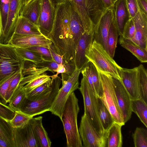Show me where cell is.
<instances>
[{
    "instance_id": "cell-24",
    "label": "cell",
    "mask_w": 147,
    "mask_h": 147,
    "mask_svg": "<svg viewBox=\"0 0 147 147\" xmlns=\"http://www.w3.org/2000/svg\"><path fill=\"white\" fill-rule=\"evenodd\" d=\"M14 34L20 35L42 34L37 26L27 19L20 16L16 25Z\"/></svg>"
},
{
    "instance_id": "cell-20",
    "label": "cell",
    "mask_w": 147,
    "mask_h": 147,
    "mask_svg": "<svg viewBox=\"0 0 147 147\" xmlns=\"http://www.w3.org/2000/svg\"><path fill=\"white\" fill-rule=\"evenodd\" d=\"M113 22L120 38L122 36L126 23L130 19L125 0H117L112 7Z\"/></svg>"
},
{
    "instance_id": "cell-15",
    "label": "cell",
    "mask_w": 147,
    "mask_h": 147,
    "mask_svg": "<svg viewBox=\"0 0 147 147\" xmlns=\"http://www.w3.org/2000/svg\"><path fill=\"white\" fill-rule=\"evenodd\" d=\"M52 42L43 35H20L14 34L9 44L15 47L26 48L39 46L49 49Z\"/></svg>"
},
{
    "instance_id": "cell-7",
    "label": "cell",
    "mask_w": 147,
    "mask_h": 147,
    "mask_svg": "<svg viewBox=\"0 0 147 147\" xmlns=\"http://www.w3.org/2000/svg\"><path fill=\"white\" fill-rule=\"evenodd\" d=\"M81 71L75 69L69 75L61 73L62 86L59 88L50 111L58 117L62 122L65 104L71 94L79 87V78Z\"/></svg>"
},
{
    "instance_id": "cell-13",
    "label": "cell",
    "mask_w": 147,
    "mask_h": 147,
    "mask_svg": "<svg viewBox=\"0 0 147 147\" xmlns=\"http://www.w3.org/2000/svg\"><path fill=\"white\" fill-rule=\"evenodd\" d=\"M23 6L22 0H9L8 17L2 35L0 38V44H9L14 34L16 25Z\"/></svg>"
},
{
    "instance_id": "cell-9",
    "label": "cell",
    "mask_w": 147,
    "mask_h": 147,
    "mask_svg": "<svg viewBox=\"0 0 147 147\" xmlns=\"http://www.w3.org/2000/svg\"><path fill=\"white\" fill-rule=\"evenodd\" d=\"M98 71L103 88V95L101 99L111 113L114 122L123 126L125 123L118 104L112 77Z\"/></svg>"
},
{
    "instance_id": "cell-45",
    "label": "cell",
    "mask_w": 147,
    "mask_h": 147,
    "mask_svg": "<svg viewBox=\"0 0 147 147\" xmlns=\"http://www.w3.org/2000/svg\"><path fill=\"white\" fill-rule=\"evenodd\" d=\"M36 65L39 67L47 68L49 71L54 74L59 67L60 64H58L53 60H43Z\"/></svg>"
},
{
    "instance_id": "cell-6",
    "label": "cell",
    "mask_w": 147,
    "mask_h": 147,
    "mask_svg": "<svg viewBox=\"0 0 147 147\" xmlns=\"http://www.w3.org/2000/svg\"><path fill=\"white\" fill-rule=\"evenodd\" d=\"M25 61L9 44H0V84L14 73L22 71Z\"/></svg>"
},
{
    "instance_id": "cell-11",
    "label": "cell",
    "mask_w": 147,
    "mask_h": 147,
    "mask_svg": "<svg viewBox=\"0 0 147 147\" xmlns=\"http://www.w3.org/2000/svg\"><path fill=\"white\" fill-rule=\"evenodd\" d=\"M79 132L84 147H106V136L100 134L89 118L84 114L81 117Z\"/></svg>"
},
{
    "instance_id": "cell-51",
    "label": "cell",
    "mask_w": 147,
    "mask_h": 147,
    "mask_svg": "<svg viewBox=\"0 0 147 147\" xmlns=\"http://www.w3.org/2000/svg\"><path fill=\"white\" fill-rule=\"evenodd\" d=\"M53 5L55 6L57 4L62 3L65 1L71 0H50Z\"/></svg>"
},
{
    "instance_id": "cell-43",
    "label": "cell",
    "mask_w": 147,
    "mask_h": 147,
    "mask_svg": "<svg viewBox=\"0 0 147 147\" xmlns=\"http://www.w3.org/2000/svg\"><path fill=\"white\" fill-rule=\"evenodd\" d=\"M15 111L8 106L0 102V116L9 121L13 117Z\"/></svg>"
},
{
    "instance_id": "cell-39",
    "label": "cell",
    "mask_w": 147,
    "mask_h": 147,
    "mask_svg": "<svg viewBox=\"0 0 147 147\" xmlns=\"http://www.w3.org/2000/svg\"><path fill=\"white\" fill-rule=\"evenodd\" d=\"M136 30L134 22L130 18L125 24L122 36L119 40H125L132 38L134 36Z\"/></svg>"
},
{
    "instance_id": "cell-8",
    "label": "cell",
    "mask_w": 147,
    "mask_h": 147,
    "mask_svg": "<svg viewBox=\"0 0 147 147\" xmlns=\"http://www.w3.org/2000/svg\"><path fill=\"white\" fill-rule=\"evenodd\" d=\"M78 89L83 98L84 114L89 118L98 132L102 136H106L107 132L102 127L99 116L97 97L84 76H83L80 86Z\"/></svg>"
},
{
    "instance_id": "cell-21",
    "label": "cell",
    "mask_w": 147,
    "mask_h": 147,
    "mask_svg": "<svg viewBox=\"0 0 147 147\" xmlns=\"http://www.w3.org/2000/svg\"><path fill=\"white\" fill-rule=\"evenodd\" d=\"M113 18L112 7L109 9L103 15L97 30L93 34V39L101 44L107 52V39Z\"/></svg>"
},
{
    "instance_id": "cell-30",
    "label": "cell",
    "mask_w": 147,
    "mask_h": 147,
    "mask_svg": "<svg viewBox=\"0 0 147 147\" xmlns=\"http://www.w3.org/2000/svg\"><path fill=\"white\" fill-rule=\"evenodd\" d=\"M118 36V32L113 20L109 29L106 42L107 53L112 58L114 56Z\"/></svg>"
},
{
    "instance_id": "cell-47",
    "label": "cell",
    "mask_w": 147,
    "mask_h": 147,
    "mask_svg": "<svg viewBox=\"0 0 147 147\" xmlns=\"http://www.w3.org/2000/svg\"><path fill=\"white\" fill-rule=\"evenodd\" d=\"M139 9L147 15V0H137Z\"/></svg>"
},
{
    "instance_id": "cell-12",
    "label": "cell",
    "mask_w": 147,
    "mask_h": 147,
    "mask_svg": "<svg viewBox=\"0 0 147 147\" xmlns=\"http://www.w3.org/2000/svg\"><path fill=\"white\" fill-rule=\"evenodd\" d=\"M55 13V7L50 0H41L37 27L41 33L46 37L52 30Z\"/></svg>"
},
{
    "instance_id": "cell-5",
    "label": "cell",
    "mask_w": 147,
    "mask_h": 147,
    "mask_svg": "<svg viewBox=\"0 0 147 147\" xmlns=\"http://www.w3.org/2000/svg\"><path fill=\"white\" fill-rule=\"evenodd\" d=\"M51 80L50 88L48 92L35 100H30L27 98L20 111L32 117L50 111L62 81L58 76L51 79Z\"/></svg>"
},
{
    "instance_id": "cell-25",
    "label": "cell",
    "mask_w": 147,
    "mask_h": 147,
    "mask_svg": "<svg viewBox=\"0 0 147 147\" xmlns=\"http://www.w3.org/2000/svg\"><path fill=\"white\" fill-rule=\"evenodd\" d=\"M122 126L114 122L107 130L106 135V147H122Z\"/></svg>"
},
{
    "instance_id": "cell-37",
    "label": "cell",
    "mask_w": 147,
    "mask_h": 147,
    "mask_svg": "<svg viewBox=\"0 0 147 147\" xmlns=\"http://www.w3.org/2000/svg\"><path fill=\"white\" fill-rule=\"evenodd\" d=\"M32 118L20 111H15L14 115L12 119L8 121L13 128H17L26 125Z\"/></svg>"
},
{
    "instance_id": "cell-54",
    "label": "cell",
    "mask_w": 147,
    "mask_h": 147,
    "mask_svg": "<svg viewBox=\"0 0 147 147\" xmlns=\"http://www.w3.org/2000/svg\"><path fill=\"white\" fill-rule=\"evenodd\" d=\"M117 0H111V1H112V3L113 4H113H114V3H115V2L117 1Z\"/></svg>"
},
{
    "instance_id": "cell-29",
    "label": "cell",
    "mask_w": 147,
    "mask_h": 147,
    "mask_svg": "<svg viewBox=\"0 0 147 147\" xmlns=\"http://www.w3.org/2000/svg\"><path fill=\"white\" fill-rule=\"evenodd\" d=\"M26 99V93L22 87L18 86L8 102V106L14 111H20Z\"/></svg>"
},
{
    "instance_id": "cell-40",
    "label": "cell",
    "mask_w": 147,
    "mask_h": 147,
    "mask_svg": "<svg viewBox=\"0 0 147 147\" xmlns=\"http://www.w3.org/2000/svg\"><path fill=\"white\" fill-rule=\"evenodd\" d=\"M26 49L36 53L42 57L43 60H53L49 49L47 48L42 46H36Z\"/></svg>"
},
{
    "instance_id": "cell-50",
    "label": "cell",
    "mask_w": 147,
    "mask_h": 147,
    "mask_svg": "<svg viewBox=\"0 0 147 147\" xmlns=\"http://www.w3.org/2000/svg\"><path fill=\"white\" fill-rule=\"evenodd\" d=\"M105 7L107 9L112 8L113 4L111 0H102Z\"/></svg>"
},
{
    "instance_id": "cell-46",
    "label": "cell",
    "mask_w": 147,
    "mask_h": 147,
    "mask_svg": "<svg viewBox=\"0 0 147 147\" xmlns=\"http://www.w3.org/2000/svg\"><path fill=\"white\" fill-rule=\"evenodd\" d=\"M49 49L53 60L57 63L64 65L67 63L61 56L58 54L53 43Z\"/></svg>"
},
{
    "instance_id": "cell-52",
    "label": "cell",
    "mask_w": 147,
    "mask_h": 147,
    "mask_svg": "<svg viewBox=\"0 0 147 147\" xmlns=\"http://www.w3.org/2000/svg\"><path fill=\"white\" fill-rule=\"evenodd\" d=\"M3 33L2 19L0 11V38L1 36Z\"/></svg>"
},
{
    "instance_id": "cell-23",
    "label": "cell",
    "mask_w": 147,
    "mask_h": 147,
    "mask_svg": "<svg viewBox=\"0 0 147 147\" xmlns=\"http://www.w3.org/2000/svg\"><path fill=\"white\" fill-rule=\"evenodd\" d=\"M41 2V0H30L23 6L20 16L27 19L37 26Z\"/></svg>"
},
{
    "instance_id": "cell-41",
    "label": "cell",
    "mask_w": 147,
    "mask_h": 147,
    "mask_svg": "<svg viewBox=\"0 0 147 147\" xmlns=\"http://www.w3.org/2000/svg\"><path fill=\"white\" fill-rule=\"evenodd\" d=\"M20 71L14 73L0 84V102L2 103L7 105L5 96L8 87L11 81Z\"/></svg>"
},
{
    "instance_id": "cell-44",
    "label": "cell",
    "mask_w": 147,
    "mask_h": 147,
    "mask_svg": "<svg viewBox=\"0 0 147 147\" xmlns=\"http://www.w3.org/2000/svg\"><path fill=\"white\" fill-rule=\"evenodd\" d=\"M125 0L130 18H132L136 15L139 10L137 0Z\"/></svg>"
},
{
    "instance_id": "cell-36",
    "label": "cell",
    "mask_w": 147,
    "mask_h": 147,
    "mask_svg": "<svg viewBox=\"0 0 147 147\" xmlns=\"http://www.w3.org/2000/svg\"><path fill=\"white\" fill-rule=\"evenodd\" d=\"M51 82V79L26 94L27 98L30 100H34L38 99L49 91Z\"/></svg>"
},
{
    "instance_id": "cell-33",
    "label": "cell",
    "mask_w": 147,
    "mask_h": 147,
    "mask_svg": "<svg viewBox=\"0 0 147 147\" xmlns=\"http://www.w3.org/2000/svg\"><path fill=\"white\" fill-rule=\"evenodd\" d=\"M141 98L147 104V72L142 64L138 67Z\"/></svg>"
},
{
    "instance_id": "cell-53",
    "label": "cell",
    "mask_w": 147,
    "mask_h": 147,
    "mask_svg": "<svg viewBox=\"0 0 147 147\" xmlns=\"http://www.w3.org/2000/svg\"><path fill=\"white\" fill-rule=\"evenodd\" d=\"M31 0H22L23 6L27 4Z\"/></svg>"
},
{
    "instance_id": "cell-19",
    "label": "cell",
    "mask_w": 147,
    "mask_h": 147,
    "mask_svg": "<svg viewBox=\"0 0 147 147\" xmlns=\"http://www.w3.org/2000/svg\"><path fill=\"white\" fill-rule=\"evenodd\" d=\"M93 34L84 32L80 38L74 59L75 69L81 71L89 61L85 54L86 49L93 40Z\"/></svg>"
},
{
    "instance_id": "cell-28",
    "label": "cell",
    "mask_w": 147,
    "mask_h": 147,
    "mask_svg": "<svg viewBox=\"0 0 147 147\" xmlns=\"http://www.w3.org/2000/svg\"><path fill=\"white\" fill-rule=\"evenodd\" d=\"M131 109L147 127V104L141 98L131 100Z\"/></svg>"
},
{
    "instance_id": "cell-38",
    "label": "cell",
    "mask_w": 147,
    "mask_h": 147,
    "mask_svg": "<svg viewBox=\"0 0 147 147\" xmlns=\"http://www.w3.org/2000/svg\"><path fill=\"white\" fill-rule=\"evenodd\" d=\"M22 71H20L11 82L7 91L5 99L7 103H8L13 93L18 88L19 84L23 76Z\"/></svg>"
},
{
    "instance_id": "cell-48",
    "label": "cell",
    "mask_w": 147,
    "mask_h": 147,
    "mask_svg": "<svg viewBox=\"0 0 147 147\" xmlns=\"http://www.w3.org/2000/svg\"><path fill=\"white\" fill-rule=\"evenodd\" d=\"M57 72L56 74L51 76V79H55L57 77L58 75L60 73H64L65 74L66 72V70L64 65L60 64L59 66L58 69L56 71Z\"/></svg>"
},
{
    "instance_id": "cell-10",
    "label": "cell",
    "mask_w": 147,
    "mask_h": 147,
    "mask_svg": "<svg viewBox=\"0 0 147 147\" xmlns=\"http://www.w3.org/2000/svg\"><path fill=\"white\" fill-rule=\"evenodd\" d=\"M47 68H40L32 63L24 68L22 71L23 77L19 86L22 87L26 94L36 87L51 79V76L46 72Z\"/></svg>"
},
{
    "instance_id": "cell-42",
    "label": "cell",
    "mask_w": 147,
    "mask_h": 147,
    "mask_svg": "<svg viewBox=\"0 0 147 147\" xmlns=\"http://www.w3.org/2000/svg\"><path fill=\"white\" fill-rule=\"evenodd\" d=\"M9 0H0V11L3 31L7 22L9 10Z\"/></svg>"
},
{
    "instance_id": "cell-34",
    "label": "cell",
    "mask_w": 147,
    "mask_h": 147,
    "mask_svg": "<svg viewBox=\"0 0 147 147\" xmlns=\"http://www.w3.org/2000/svg\"><path fill=\"white\" fill-rule=\"evenodd\" d=\"M17 53L24 60L30 61L35 64L42 62V57L36 53L26 48L15 47Z\"/></svg>"
},
{
    "instance_id": "cell-49",
    "label": "cell",
    "mask_w": 147,
    "mask_h": 147,
    "mask_svg": "<svg viewBox=\"0 0 147 147\" xmlns=\"http://www.w3.org/2000/svg\"><path fill=\"white\" fill-rule=\"evenodd\" d=\"M0 147H12L11 144L5 140L0 138Z\"/></svg>"
},
{
    "instance_id": "cell-22",
    "label": "cell",
    "mask_w": 147,
    "mask_h": 147,
    "mask_svg": "<svg viewBox=\"0 0 147 147\" xmlns=\"http://www.w3.org/2000/svg\"><path fill=\"white\" fill-rule=\"evenodd\" d=\"M42 116L32 117L30 120L40 147H50L51 142L42 124Z\"/></svg>"
},
{
    "instance_id": "cell-14",
    "label": "cell",
    "mask_w": 147,
    "mask_h": 147,
    "mask_svg": "<svg viewBox=\"0 0 147 147\" xmlns=\"http://www.w3.org/2000/svg\"><path fill=\"white\" fill-rule=\"evenodd\" d=\"M121 81L131 100L141 98L138 67L131 69L121 67Z\"/></svg>"
},
{
    "instance_id": "cell-1",
    "label": "cell",
    "mask_w": 147,
    "mask_h": 147,
    "mask_svg": "<svg viewBox=\"0 0 147 147\" xmlns=\"http://www.w3.org/2000/svg\"><path fill=\"white\" fill-rule=\"evenodd\" d=\"M55 7L53 25L47 38L67 63L74 61L79 41L85 32L82 22L71 1Z\"/></svg>"
},
{
    "instance_id": "cell-17",
    "label": "cell",
    "mask_w": 147,
    "mask_h": 147,
    "mask_svg": "<svg viewBox=\"0 0 147 147\" xmlns=\"http://www.w3.org/2000/svg\"><path fill=\"white\" fill-rule=\"evenodd\" d=\"M118 104L125 123L131 118V99L121 81L112 77Z\"/></svg>"
},
{
    "instance_id": "cell-3",
    "label": "cell",
    "mask_w": 147,
    "mask_h": 147,
    "mask_svg": "<svg viewBox=\"0 0 147 147\" xmlns=\"http://www.w3.org/2000/svg\"><path fill=\"white\" fill-rule=\"evenodd\" d=\"M78 100L74 92L68 98L64 107L62 123L67 140V147H82L77 124L80 111Z\"/></svg>"
},
{
    "instance_id": "cell-32",
    "label": "cell",
    "mask_w": 147,
    "mask_h": 147,
    "mask_svg": "<svg viewBox=\"0 0 147 147\" xmlns=\"http://www.w3.org/2000/svg\"><path fill=\"white\" fill-rule=\"evenodd\" d=\"M13 131L8 121L0 116V138L9 142L12 147H14Z\"/></svg>"
},
{
    "instance_id": "cell-27",
    "label": "cell",
    "mask_w": 147,
    "mask_h": 147,
    "mask_svg": "<svg viewBox=\"0 0 147 147\" xmlns=\"http://www.w3.org/2000/svg\"><path fill=\"white\" fill-rule=\"evenodd\" d=\"M121 46L134 55L141 63L147 62V49L126 40H119Z\"/></svg>"
},
{
    "instance_id": "cell-2",
    "label": "cell",
    "mask_w": 147,
    "mask_h": 147,
    "mask_svg": "<svg viewBox=\"0 0 147 147\" xmlns=\"http://www.w3.org/2000/svg\"><path fill=\"white\" fill-rule=\"evenodd\" d=\"M82 22L85 32L94 33L101 18L108 9L102 0H71Z\"/></svg>"
},
{
    "instance_id": "cell-4",
    "label": "cell",
    "mask_w": 147,
    "mask_h": 147,
    "mask_svg": "<svg viewBox=\"0 0 147 147\" xmlns=\"http://www.w3.org/2000/svg\"><path fill=\"white\" fill-rule=\"evenodd\" d=\"M85 56L98 71L121 81L119 73L121 67L109 56L102 46L95 40L86 49Z\"/></svg>"
},
{
    "instance_id": "cell-16",
    "label": "cell",
    "mask_w": 147,
    "mask_h": 147,
    "mask_svg": "<svg viewBox=\"0 0 147 147\" xmlns=\"http://www.w3.org/2000/svg\"><path fill=\"white\" fill-rule=\"evenodd\" d=\"M14 147H40L29 122L23 126L13 128Z\"/></svg>"
},
{
    "instance_id": "cell-31",
    "label": "cell",
    "mask_w": 147,
    "mask_h": 147,
    "mask_svg": "<svg viewBox=\"0 0 147 147\" xmlns=\"http://www.w3.org/2000/svg\"><path fill=\"white\" fill-rule=\"evenodd\" d=\"M86 65L88 67L92 78L96 96L102 98L103 95V88L98 71L91 61H89Z\"/></svg>"
},
{
    "instance_id": "cell-26",
    "label": "cell",
    "mask_w": 147,
    "mask_h": 147,
    "mask_svg": "<svg viewBox=\"0 0 147 147\" xmlns=\"http://www.w3.org/2000/svg\"><path fill=\"white\" fill-rule=\"evenodd\" d=\"M97 102L99 118L104 130L107 132L114 121L101 98L97 97Z\"/></svg>"
},
{
    "instance_id": "cell-18",
    "label": "cell",
    "mask_w": 147,
    "mask_h": 147,
    "mask_svg": "<svg viewBox=\"0 0 147 147\" xmlns=\"http://www.w3.org/2000/svg\"><path fill=\"white\" fill-rule=\"evenodd\" d=\"M132 19L135 25V34L132 38L125 40L147 49V15L139 9L137 14Z\"/></svg>"
},
{
    "instance_id": "cell-35",
    "label": "cell",
    "mask_w": 147,
    "mask_h": 147,
    "mask_svg": "<svg viewBox=\"0 0 147 147\" xmlns=\"http://www.w3.org/2000/svg\"><path fill=\"white\" fill-rule=\"evenodd\" d=\"M135 147H147V130L142 127H137L132 134Z\"/></svg>"
}]
</instances>
